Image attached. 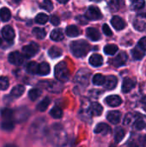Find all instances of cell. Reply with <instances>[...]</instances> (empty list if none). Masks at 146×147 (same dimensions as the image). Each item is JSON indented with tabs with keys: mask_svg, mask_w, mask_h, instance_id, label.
<instances>
[{
	"mask_svg": "<svg viewBox=\"0 0 146 147\" xmlns=\"http://www.w3.org/2000/svg\"><path fill=\"white\" fill-rule=\"evenodd\" d=\"M102 30H103V33L108 36H111L113 34V33H112V31H111V29L108 24H104L102 26Z\"/></svg>",
	"mask_w": 146,
	"mask_h": 147,
	"instance_id": "cell-46",
	"label": "cell"
},
{
	"mask_svg": "<svg viewBox=\"0 0 146 147\" xmlns=\"http://www.w3.org/2000/svg\"><path fill=\"white\" fill-rule=\"evenodd\" d=\"M125 137V131L122 127H118L115 128V132H114V140L116 141V143H120L123 138Z\"/></svg>",
	"mask_w": 146,
	"mask_h": 147,
	"instance_id": "cell-29",
	"label": "cell"
},
{
	"mask_svg": "<svg viewBox=\"0 0 146 147\" xmlns=\"http://www.w3.org/2000/svg\"><path fill=\"white\" fill-rule=\"evenodd\" d=\"M50 22L53 26H58L60 23V20L57 16H52L51 18H50Z\"/></svg>",
	"mask_w": 146,
	"mask_h": 147,
	"instance_id": "cell-45",
	"label": "cell"
},
{
	"mask_svg": "<svg viewBox=\"0 0 146 147\" xmlns=\"http://www.w3.org/2000/svg\"><path fill=\"white\" fill-rule=\"evenodd\" d=\"M86 34H87V37L89 38L93 41H97L101 38L100 32L96 28H87Z\"/></svg>",
	"mask_w": 146,
	"mask_h": 147,
	"instance_id": "cell-16",
	"label": "cell"
},
{
	"mask_svg": "<svg viewBox=\"0 0 146 147\" xmlns=\"http://www.w3.org/2000/svg\"><path fill=\"white\" fill-rule=\"evenodd\" d=\"M106 78L102 74H96L93 78V84L96 85H103L105 83Z\"/></svg>",
	"mask_w": 146,
	"mask_h": 147,
	"instance_id": "cell-36",
	"label": "cell"
},
{
	"mask_svg": "<svg viewBox=\"0 0 146 147\" xmlns=\"http://www.w3.org/2000/svg\"><path fill=\"white\" fill-rule=\"evenodd\" d=\"M57 1L60 3H66L69 0H57Z\"/></svg>",
	"mask_w": 146,
	"mask_h": 147,
	"instance_id": "cell-50",
	"label": "cell"
},
{
	"mask_svg": "<svg viewBox=\"0 0 146 147\" xmlns=\"http://www.w3.org/2000/svg\"><path fill=\"white\" fill-rule=\"evenodd\" d=\"M138 118V115L134 113H129L126 115L125 119H124V124L126 126L131 125L132 123H133V121H135Z\"/></svg>",
	"mask_w": 146,
	"mask_h": 147,
	"instance_id": "cell-35",
	"label": "cell"
},
{
	"mask_svg": "<svg viewBox=\"0 0 146 147\" xmlns=\"http://www.w3.org/2000/svg\"><path fill=\"white\" fill-rule=\"evenodd\" d=\"M39 51V46L35 42H32L22 47V53L26 58H32Z\"/></svg>",
	"mask_w": 146,
	"mask_h": 147,
	"instance_id": "cell-6",
	"label": "cell"
},
{
	"mask_svg": "<svg viewBox=\"0 0 146 147\" xmlns=\"http://www.w3.org/2000/svg\"><path fill=\"white\" fill-rule=\"evenodd\" d=\"M102 111L103 108L98 102H92L89 108V114L92 116H99L102 115Z\"/></svg>",
	"mask_w": 146,
	"mask_h": 147,
	"instance_id": "cell-10",
	"label": "cell"
},
{
	"mask_svg": "<svg viewBox=\"0 0 146 147\" xmlns=\"http://www.w3.org/2000/svg\"><path fill=\"white\" fill-rule=\"evenodd\" d=\"M107 3L112 11H117L122 8L124 0H107Z\"/></svg>",
	"mask_w": 146,
	"mask_h": 147,
	"instance_id": "cell-18",
	"label": "cell"
},
{
	"mask_svg": "<svg viewBox=\"0 0 146 147\" xmlns=\"http://www.w3.org/2000/svg\"><path fill=\"white\" fill-rule=\"evenodd\" d=\"M142 103H143V105L145 106V107H144V108H145V109H146V96L143 98V100H142Z\"/></svg>",
	"mask_w": 146,
	"mask_h": 147,
	"instance_id": "cell-49",
	"label": "cell"
},
{
	"mask_svg": "<svg viewBox=\"0 0 146 147\" xmlns=\"http://www.w3.org/2000/svg\"><path fill=\"white\" fill-rule=\"evenodd\" d=\"M48 21V16L44 13H40L35 17V22L39 24H45Z\"/></svg>",
	"mask_w": 146,
	"mask_h": 147,
	"instance_id": "cell-41",
	"label": "cell"
},
{
	"mask_svg": "<svg viewBox=\"0 0 146 147\" xmlns=\"http://www.w3.org/2000/svg\"><path fill=\"white\" fill-rule=\"evenodd\" d=\"M85 17L88 20H91V21H96V20H99L102 17V12L101 10L96 7V6H90L88 8V9L86 10L85 13Z\"/></svg>",
	"mask_w": 146,
	"mask_h": 147,
	"instance_id": "cell-5",
	"label": "cell"
},
{
	"mask_svg": "<svg viewBox=\"0 0 146 147\" xmlns=\"http://www.w3.org/2000/svg\"><path fill=\"white\" fill-rule=\"evenodd\" d=\"M40 7L43 9H46V11H52L53 9V4L51 0H43L42 3L40 4Z\"/></svg>",
	"mask_w": 146,
	"mask_h": 147,
	"instance_id": "cell-42",
	"label": "cell"
},
{
	"mask_svg": "<svg viewBox=\"0 0 146 147\" xmlns=\"http://www.w3.org/2000/svg\"><path fill=\"white\" fill-rule=\"evenodd\" d=\"M50 37L52 40L54 41H60L64 39V34L62 32L61 29H54L52 31L51 34H50Z\"/></svg>",
	"mask_w": 146,
	"mask_h": 147,
	"instance_id": "cell-22",
	"label": "cell"
},
{
	"mask_svg": "<svg viewBox=\"0 0 146 147\" xmlns=\"http://www.w3.org/2000/svg\"><path fill=\"white\" fill-rule=\"evenodd\" d=\"M127 54L124 52L120 53L115 58H114L111 61L112 65L115 67H120L122 65H124L126 61H127Z\"/></svg>",
	"mask_w": 146,
	"mask_h": 147,
	"instance_id": "cell-9",
	"label": "cell"
},
{
	"mask_svg": "<svg viewBox=\"0 0 146 147\" xmlns=\"http://www.w3.org/2000/svg\"><path fill=\"white\" fill-rule=\"evenodd\" d=\"M111 24L116 30H122L126 27L125 21L120 16H114L111 19Z\"/></svg>",
	"mask_w": 146,
	"mask_h": 147,
	"instance_id": "cell-13",
	"label": "cell"
},
{
	"mask_svg": "<svg viewBox=\"0 0 146 147\" xmlns=\"http://www.w3.org/2000/svg\"><path fill=\"white\" fill-rule=\"evenodd\" d=\"M89 64L95 67H99L101 66L102 64H103V59L102 57L100 55V54H97V53H95V54H92L89 58Z\"/></svg>",
	"mask_w": 146,
	"mask_h": 147,
	"instance_id": "cell-19",
	"label": "cell"
},
{
	"mask_svg": "<svg viewBox=\"0 0 146 147\" xmlns=\"http://www.w3.org/2000/svg\"><path fill=\"white\" fill-rule=\"evenodd\" d=\"M46 89L50 91H52L53 93H59L62 90V86L56 82H47Z\"/></svg>",
	"mask_w": 146,
	"mask_h": 147,
	"instance_id": "cell-23",
	"label": "cell"
},
{
	"mask_svg": "<svg viewBox=\"0 0 146 147\" xmlns=\"http://www.w3.org/2000/svg\"><path fill=\"white\" fill-rule=\"evenodd\" d=\"M133 26L137 30L146 31V13H141L136 16L133 21Z\"/></svg>",
	"mask_w": 146,
	"mask_h": 147,
	"instance_id": "cell-4",
	"label": "cell"
},
{
	"mask_svg": "<svg viewBox=\"0 0 146 147\" xmlns=\"http://www.w3.org/2000/svg\"><path fill=\"white\" fill-rule=\"evenodd\" d=\"M92 1H95V2H99V1H102V0H92Z\"/></svg>",
	"mask_w": 146,
	"mask_h": 147,
	"instance_id": "cell-51",
	"label": "cell"
},
{
	"mask_svg": "<svg viewBox=\"0 0 146 147\" xmlns=\"http://www.w3.org/2000/svg\"><path fill=\"white\" fill-rule=\"evenodd\" d=\"M106 103L111 107H118L122 103V100L119 96L116 95H113V96H109L106 98Z\"/></svg>",
	"mask_w": 146,
	"mask_h": 147,
	"instance_id": "cell-15",
	"label": "cell"
},
{
	"mask_svg": "<svg viewBox=\"0 0 146 147\" xmlns=\"http://www.w3.org/2000/svg\"><path fill=\"white\" fill-rule=\"evenodd\" d=\"M132 53H133V57L134 59H136V60H140V59H142L144 58V56L145 55V50L142 49V48L139 47H135V48L133 50Z\"/></svg>",
	"mask_w": 146,
	"mask_h": 147,
	"instance_id": "cell-24",
	"label": "cell"
},
{
	"mask_svg": "<svg viewBox=\"0 0 146 147\" xmlns=\"http://www.w3.org/2000/svg\"><path fill=\"white\" fill-rule=\"evenodd\" d=\"M94 132L96 134H100L106 135V134H108L110 132V127L107 124H105V123H99L98 125H96Z\"/></svg>",
	"mask_w": 146,
	"mask_h": 147,
	"instance_id": "cell-20",
	"label": "cell"
},
{
	"mask_svg": "<svg viewBox=\"0 0 146 147\" xmlns=\"http://www.w3.org/2000/svg\"><path fill=\"white\" fill-rule=\"evenodd\" d=\"M89 77H90V72L88 69H81L77 71L76 78H75V80L78 84L86 86L89 84Z\"/></svg>",
	"mask_w": 146,
	"mask_h": 147,
	"instance_id": "cell-3",
	"label": "cell"
},
{
	"mask_svg": "<svg viewBox=\"0 0 146 147\" xmlns=\"http://www.w3.org/2000/svg\"><path fill=\"white\" fill-rule=\"evenodd\" d=\"M54 74L58 80L65 82L69 78V70L65 62H59L54 68Z\"/></svg>",
	"mask_w": 146,
	"mask_h": 147,
	"instance_id": "cell-2",
	"label": "cell"
},
{
	"mask_svg": "<svg viewBox=\"0 0 146 147\" xmlns=\"http://www.w3.org/2000/svg\"><path fill=\"white\" fill-rule=\"evenodd\" d=\"M136 85V81L133 78H126L124 79L122 83V91L124 93H128L130 92Z\"/></svg>",
	"mask_w": 146,
	"mask_h": 147,
	"instance_id": "cell-11",
	"label": "cell"
},
{
	"mask_svg": "<svg viewBox=\"0 0 146 147\" xmlns=\"http://www.w3.org/2000/svg\"><path fill=\"white\" fill-rule=\"evenodd\" d=\"M120 118H121V114L119 111H111V112H108V114L107 115V119L112 124H118L120 121Z\"/></svg>",
	"mask_w": 146,
	"mask_h": 147,
	"instance_id": "cell-17",
	"label": "cell"
},
{
	"mask_svg": "<svg viewBox=\"0 0 146 147\" xmlns=\"http://www.w3.org/2000/svg\"><path fill=\"white\" fill-rule=\"evenodd\" d=\"M27 71L30 74H37L39 71V65L34 62V61H31L27 65Z\"/></svg>",
	"mask_w": 146,
	"mask_h": 147,
	"instance_id": "cell-27",
	"label": "cell"
},
{
	"mask_svg": "<svg viewBox=\"0 0 146 147\" xmlns=\"http://www.w3.org/2000/svg\"><path fill=\"white\" fill-rule=\"evenodd\" d=\"M48 55L52 59L59 58V57H60L62 55V50L58 47H52L48 51Z\"/></svg>",
	"mask_w": 146,
	"mask_h": 147,
	"instance_id": "cell-26",
	"label": "cell"
},
{
	"mask_svg": "<svg viewBox=\"0 0 146 147\" xmlns=\"http://www.w3.org/2000/svg\"><path fill=\"white\" fill-rule=\"evenodd\" d=\"M145 0H133L131 8L133 10H139V9H143L145 7Z\"/></svg>",
	"mask_w": 146,
	"mask_h": 147,
	"instance_id": "cell-33",
	"label": "cell"
},
{
	"mask_svg": "<svg viewBox=\"0 0 146 147\" xmlns=\"http://www.w3.org/2000/svg\"><path fill=\"white\" fill-rule=\"evenodd\" d=\"M24 90H25L24 86H22V85H16V86H15L12 89L11 96H14V97H19V96H21L23 94Z\"/></svg>",
	"mask_w": 146,
	"mask_h": 147,
	"instance_id": "cell-31",
	"label": "cell"
},
{
	"mask_svg": "<svg viewBox=\"0 0 146 147\" xmlns=\"http://www.w3.org/2000/svg\"><path fill=\"white\" fill-rule=\"evenodd\" d=\"M51 102V100L49 97H45L38 105H37V109L40 112H44L46 110V109L48 108L49 104Z\"/></svg>",
	"mask_w": 146,
	"mask_h": 147,
	"instance_id": "cell-30",
	"label": "cell"
},
{
	"mask_svg": "<svg viewBox=\"0 0 146 147\" xmlns=\"http://www.w3.org/2000/svg\"><path fill=\"white\" fill-rule=\"evenodd\" d=\"M11 17V14L9 9L2 8L0 9V19L3 22H8Z\"/></svg>",
	"mask_w": 146,
	"mask_h": 147,
	"instance_id": "cell-32",
	"label": "cell"
},
{
	"mask_svg": "<svg viewBox=\"0 0 146 147\" xmlns=\"http://www.w3.org/2000/svg\"><path fill=\"white\" fill-rule=\"evenodd\" d=\"M50 72V65L46 62H42L39 65V71L38 74L41 76H46Z\"/></svg>",
	"mask_w": 146,
	"mask_h": 147,
	"instance_id": "cell-25",
	"label": "cell"
},
{
	"mask_svg": "<svg viewBox=\"0 0 146 147\" xmlns=\"http://www.w3.org/2000/svg\"><path fill=\"white\" fill-rule=\"evenodd\" d=\"M9 80L6 77H0V90H5L9 87Z\"/></svg>",
	"mask_w": 146,
	"mask_h": 147,
	"instance_id": "cell-43",
	"label": "cell"
},
{
	"mask_svg": "<svg viewBox=\"0 0 146 147\" xmlns=\"http://www.w3.org/2000/svg\"><path fill=\"white\" fill-rule=\"evenodd\" d=\"M2 34L3 39L7 41H11L15 38V31L10 26H5L2 29Z\"/></svg>",
	"mask_w": 146,
	"mask_h": 147,
	"instance_id": "cell-12",
	"label": "cell"
},
{
	"mask_svg": "<svg viewBox=\"0 0 146 147\" xmlns=\"http://www.w3.org/2000/svg\"><path fill=\"white\" fill-rule=\"evenodd\" d=\"M14 111H12L9 109H4L1 110V116L4 120H11L13 119Z\"/></svg>",
	"mask_w": 146,
	"mask_h": 147,
	"instance_id": "cell-37",
	"label": "cell"
},
{
	"mask_svg": "<svg viewBox=\"0 0 146 147\" xmlns=\"http://www.w3.org/2000/svg\"><path fill=\"white\" fill-rule=\"evenodd\" d=\"M84 17H85V16H84ZM84 17H83V16H79L77 18V21H78L79 23L82 24V25H83V24H86V23H87V21L84 19Z\"/></svg>",
	"mask_w": 146,
	"mask_h": 147,
	"instance_id": "cell-48",
	"label": "cell"
},
{
	"mask_svg": "<svg viewBox=\"0 0 146 147\" xmlns=\"http://www.w3.org/2000/svg\"><path fill=\"white\" fill-rule=\"evenodd\" d=\"M117 83H118V79L115 76H108L106 78V80H105V83L103 84L104 88L107 89V90H113L116 87L117 85Z\"/></svg>",
	"mask_w": 146,
	"mask_h": 147,
	"instance_id": "cell-14",
	"label": "cell"
},
{
	"mask_svg": "<svg viewBox=\"0 0 146 147\" xmlns=\"http://www.w3.org/2000/svg\"><path fill=\"white\" fill-rule=\"evenodd\" d=\"M139 47L146 51V37H143L142 39H140L139 42Z\"/></svg>",
	"mask_w": 146,
	"mask_h": 147,
	"instance_id": "cell-47",
	"label": "cell"
},
{
	"mask_svg": "<svg viewBox=\"0 0 146 147\" xmlns=\"http://www.w3.org/2000/svg\"><path fill=\"white\" fill-rule=\"evenodd\" d=\"M9 62L15 65H20L24 61V56L19 52H13L9 54Z\"/></svg>",
	"mask_w": 146,
	"mask_h": 147,
	"instance_id": "cell-8",
	"label": "cell"
},
{
	"mask_svg": "<svg viewBox=\"0 0 146 147\" xmlns=\"http://www.w3.org/2000/svg\"><path fill=\"white\" fill-rule=\"evenodd\" d=\"M66 34L70 37H77L80 34V30L79 28L75 26V25H71L66 28Z\"/></svg>",
	"mask_w": 146,
	"mask_h": 147,
	"instance_id": "cell-21",
	"label": "cell"
},
{
	"mask_svg": "<svg viewBox=\"0 0 146 147\" xmlns=\"http://www.w3.org/2000/svg\"><path fill=\"white\" fill-rule=\"evenodd\" d=\"M0 45H1V38H0Z\"/></svg>",
	"mask_w": 146,
	"mask_h": 147,
	"instance_id": "cell-52",
	"label": "cell"
},
{
	"mask_svg": "<svg viewBox=\"0 0 146 147\" xmlns=\"http://www.w3.org/2000/svg\"><path fill=\"white\" fill-rule=\"evenodd\" d=\"M146 127L145 122L143 120H139L137 119L134 122V127L136 130H143Z\"/></svg>",
	"mask_w": 146,
	"mask_h": 147,
	"instance_id": "cell-44",
	"label": "cell"
},
{
	"mask_svg": "<svg viewBox=\"0 0 146 147\" xmlns=\"http://www.w3.org/2000/svg\"><path fill=\"white\" fill-rule=\"evenodd\" d=\"M33 34L38 39H44L46 37V34L45 29H43L41 28H34L33 29Z\"/></svg>",
	"mask_w": 146,
	"mask_h": 147,
	"instance_id": "cell-38",
	"label": "cell"
},
{
	"mask_svg": "<svg viewBox=\"0 0 146 147\" xmlns=\"http://www.w3.org/2000/svg\"><path fill=\"white\" fill-rule=\"evenodd\" d=\"M89 45L83 40H78L72 41L71 44V50L74 56L77 58H82L87 55L89 51Z\"/></svg>",
	"mask_w": 146,
	"mask_h": 147,
	"instance_id": "cell-1",
	"label": "cell"
},
{
	"mask_svg": "<svg viewBox=\"0 0 146 147\" xmlns=\"http://www.w3.org/2000/svg\"><path fill=\"white\" fill-rule=\"evenodd\" d=\"M29 115V111L26 109V108H20L17 109L15 111H14V115H13V119L17 121V122H22L26 121V119L28 117Z\"/></svg>",
	"mask_w": 146,
	"mask_h": 147,
	"instance_id": "cell-7",
	"label": "cell"
},
{
	"mask_svg": "<svg viewBox=\"0 0 146 147\" xmlns=\"http://www.w3.org/2000/svg\"><path fill=\"white\" fill-rule=\"evenodd\" d=\"M41 95V91L38 89H33L31 90H29L28 92V97L30 98L31 101H35L37 100Z\"/></svg>",
	"mask_w": 146,
	"mask_h": 147,
	"instance_id": "cell-39",
	"label": "cell"
},
{
	"mask_svg": "<svg viewBox=\"0 0 146 147\" xmlns=\"http://www.w3.org/2000/svg\"><path fill=\"white\" fill-rule=\"evenodd\" d=\"M14 122L11 120H5L1 123V129L6 132H10L14 129Z\"/></svg>",
	"mask_w": 146,
	"mask_h": 147,
	"instance_id": "cell-28",
	"label": "cell"
},
{
	"mask_svg": "<svg viewBox=\"0 0 146 147\" xmlns=\"http://www.w3.org/2000/svg\"><path fill=\"white\" fill-rule=\"evenodd\" d=\"M117 51H118V47L114 44L107 45L104 47V53L108 55H114V53H117Z\"/></svg>",
	"mask_w": 146,
	"mask_h": 147,
	"instance_id": "cell-34",
	"label": "cell"
},
{
	"mask_svg": "<svg viewBox=\"0 0 146 147\" xmlns=\"http://www.w3.org/2000/svg\"><path fill=\"white\" fill-rule=\"evenodd\" d=\"M50 115H51V116H52V117L55 118V119H59V118L62 117L63 112H62V110H61L60 108H59V107H54V108H52V109H51Z\"/></svg>",
	"mask_w": 146,
	"mask_h": 147,
	"instance_id": "cell-40",
	"label": "cell"
}]
</instances>
